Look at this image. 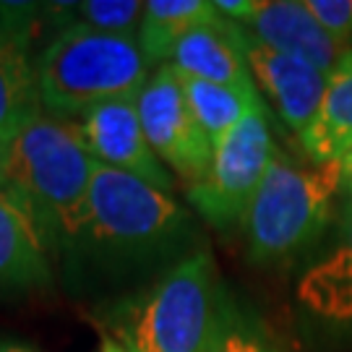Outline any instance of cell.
<instances>
[{"label": "cell", "mask_w": 352, "mask_h": 352, "mask_svg": "<svg viewBox=\"0 0 352 352\" xmlns=\"http://www.w3.org/2000/svg\"><path fill=\"white\" fill-rule=\"evenodd\" d=\"M190 214L173 193L97 162L84 230L60 258L63 279L78 295H133L190 256Z\"/></svg>", "instance_id": "obj_1"}, {"label": "cell", "mask_w": 352, "mask_h": 352, "mask_svg": "<svg viewBox=\"0 0 352 352\" xmlns=\"http://www.w3.org/2000/svg\"><path fill=\"white\" fill-rule=\"evenodd\" d=\"M94 164L74 120L45 110L8 144L3 196L32 219L52 261H60L84 230Z\"/></svg>", "instance_id": "obj_2"}, {"label": "cell", "mask_w": 352, "mask_h": 352, "mask_svg": "<svg viewBox=\"0 0 352 352\" xmlns=\"http://www.w3.org/2000/svg\"><path fill=\"white\" fill-rule=\"evenodd\" d=\"M225 302L214 256L196 248L146 287L107 302L102 324L131 352H206Z\"/></svg>", "instance_id": "obj_3"}, {"label": "cell", "mask_w": 352, "mask_h": 352, "mask_svg": "<svg viewBox=\"0 0 352 352\" xmlns=\"http://www.w3.org/2000/svg\"><path fill=\"white\" fill-rule=\"evenodd\" d=\"M149 76L139 39L89 26L52 34L37 58L42 110L63 120H78L107 102L136 100Z\"/></svg>", "instance_id": "obj_4"}, {"label": "cell", "mask_w": 352, "mask_h": 352, "mask_svg": "<svg viewBox=\"0 0 352 352\" xmlns=\"http://www.w3.org/2000/svg\"><path fill=\"white\" fill-rule=\"evenodd\" d=\"M342 188V162L302 164L277 149L243 219L248 258L279 266L302 256L327 232Z\"/></svg>", "instance_id": "obj_5"}, {"label": "cell", "mask_w": 352, "mask_h": 352, "mask_svg": "<svg viewBox=\"0 0 352 352\" xmlns=\"http://www.w3.org/2000/svg\"><path fill=\"white\" fill-rule=\"evenodd\" d=\"M274 151L277 144L269 128V107L261 102L219 144H214L206 175L186 188V199L204 222L219 232L243 227Z\"/></svg>", "instance_id": "obj_6"}, {"label": "cell", "mask_w": 352, "mask_h": 352, "mask_svg": "<svg viewBox=\"0 0 352 352\" xmlns=\"http://www.w3.org/2000/svg\"><path fill=\"white\" fill-rule=\"evenodd\" d=\"M136 107L154 154L186 183V188L196 186L212 164L214 144L190 113L180 76L173 65L151 71L146 87L136 97Z\"/></svg>", "instance_id": "obj_7"}, {"label": "cell", "mask_w": 352, "mask_h": 352, "mask_svg": "<svg viewBox=\"0 0 352 352\" xmlns=\"http://www.w3.org/2000/svg\"><path fill=\"white\" fill-rule=\"evenodd\" d=\"M74 123L84 146L94 157V162L113 167L131 177H139L141 183L164 190V193L175 190V177L154 154L144 133L136 100L100 104Z\"/></svg>", "instance_id": "obj_8"}, {"label": "cell", "mask_w": 352, "mask_h": 352, "mask_svg": "<svg viewBox=\"0 0 352 352\" xmlns=\"http://www.w3.org/2000/svg\"><path fill=\"white\" fill-rule=\"evenodd\" d=\"M39 21L37 3H0V141L6 144L42 110L34 52Z\"/></svg>", "instance_id": "obj_9"}, {"label": "cell", "mask_w": 352, "mask_h": 352, "mask_svg": "<svg viewBox=\"0 0 352 352\" xmlns=\"http://www.w3.org/2000/svg\"><path fill=\"white\" fill-rule=\"evenodd\" d=\"M245 58H248L256 89L264 91L274 113L282 118V123L300 141L321 110L329 76L300 58L282 55L266 47L248 32H245Z\"/></svg>", "instance_id": "obj_10"}, {"label": "cell", "mask_w": 352, "mask_h": 352, "mask_svg": "<svg viewBox=\"0 0 352 352\" xmlns=\"http://www.w3.org/2000/svg\"><path fill=\"white\" fill-rule=\"evenodd\" d=\"M253 39L282 55L300 58L318 68L321 74H331L347 50L334 42L324 26L308 11L305 0H266L258 3L253 16L240 24Z\"/></svg>", "instance_id": "obj_11"}, {"label": "cell", "mask_w": 352, "mask_h": 352, "mask_svg": "<svg viewBox=\"0 0 352 352\" xmlns=\"http://www.w3.org/2000/svg\"><path fill=\"white\" fill-rule=\"evenodd\" d=\"M170 65L180 76L225 84V87H256L245 58V32L225 16L190 29L177 42Z\"/></svg>", "instance_id": "obj_12"}, {"label": "cell", "mask_w": 352, "mask_h": 352, "mask_svg": "<svg viewBox=\"0 0 352 352\" xmlns=\"http://www.w3.org/2000/svg\"><path fill=\"white\" fill-rule=\"evenodd\" d=\"M52 285V256L37 227L0 193V295H21Z\"/></svg>", "instance_id": "obj_13"}, {"label": "cell", "mask_w": 352, "mask_h": 352, "mask_svg": "<svg viewBox=\"0 0 352 352\" xmlns=\"http://www.w3.org/2000/svg\"><path fill=\"white\" fill-rule=\"evenodd\" d=\"M300 146L316 164L342 162L352 149V50L329 74L321 110L300 139Z\"/></svg>", "instance_id": "obj_14"}, {"label": "cell", "mask_w": 352, "mask_h": 352, "mask_svg": "<svg viewBox=\"0 0 352 352\" xmlns=\"http://www.w3.org/2000/svg\"><path fill=\"white\" fill-rule=\"evenodd\" d=\"M214 16L217 8L209 0H144V19L136 39L151 71L170 63L177 42Z\"/></svg>", "instance_id": "obj_15"}, {"label": "cell", "mask_w": 352, "mask_h": 352, "mask_svg": "<svg viewBox=\"0 0 352 352\" xmlns=\"http://www.w3.org/2000/svg\"><path fill=\"white\" fill-rule=\"evenodd\" d=\"M298 300L316 318L352 324V248L337 245L298 282Z\"/></svg>", "instance_id": "obj_16"}, {"label": "cell", "mask_w": 352, "mask_h": 352, "mask_svg": "<svg viewBox=\"0 0 352 352\" xmlns=\"http://www.w3.org/2000/svg\"><path fill=\"white\" fill-rule=\"evenodd\" d=\"M180 84L186 91L190 113L196 115L199 126L204 128L212 144H219L222 136H227L238 126L256 104L264 102L256 87H225V84L199 81L188 76H180Z\"/></svg>", "instance_id": "obj_17"}, {"label": "cell", "mask_w": 352, "mask_h": 352, "mask_svg": "<svg viewBox=\"0 0 352 352\" xmlns=\"http://www.w3.org/2000/svg\"><path fill=\"white\" fill-rule=\"evenodd\" d=\"M42 19L52 24V32L68 26H89L107 34L139 37L144 19L141 0H81V3H42Z\"/></svg>", "instance_id": "obj_18"}, {"label": "cell", "mask_w": 352, "mask_h": 352, "mask_svg": "<svg viewBox=\"0 0 352 352\" xmlns=\"http://www.w3.org/2000/svg\"><path fill=\"white\" fill-rule=\"evenodd\" d=\"M206 352H282L266 329L227 298L219 327Z\"/></svg>", "instance_id": "obj_19"}, {"label": "cell", "mask_w": 352, "mask_h": 352, "mask_svg": "<svg viewBox=\"0 0 352 352\" xmlns=\"http://www.w3.org/2000/svg\"><path fill=\"white\" fill-rule=\"evenodd\" d=\"M314 19L334 37L337 45L352 50V0H305Z\"/></svg>", "instance_id": "obj_20"}, {"label": "cell", "mask_w": 352, "mask_h": 352, "mask_svg": "<svg viewBox=\"0 0 352 352\" xmlns=\"http://www.w3.org/2000/svg\"><path fill=\"white\" fill-rule=\"evenodd\" d=\"M256 6H258V0H217L214 3L217 13L235 24H245L256 11Z\"/></svg>", "instance_id": "obj_21"}, {"label": "cell", "mask_w": 352, "mask_h": 352, "mask_svg": "<svg viewBox=\"0 0 352 352\" xmlns=\"http://www.w3.org/2000/svg\"><path fill=\"white\" fill-rule=\"evenodd\" d=\"M340 243L352 248V190H344V201L340 209Z\"/></svg>", "instance_id": "obj_22"}, {"label": "cell", "mask_w": 352, "mask_h": 352, "mask_svg": "<svg viewBox=\"0 0 352 352\" xmlns=\"http://www.w3.org/2000/svg\"><path fill=\"white\" fill-rule=\"evenodd\" d=\"M0 352H37L32 344H26V342H19V340H6V337H0Z\"/></svg>", "instance_id": "obj_23"}, {"label": "cell", "mask_w": 352, "mask_h": 352, "mask_svg": "<svg viewBox=\"0 0 352 352\" xmlns=\"http://www.w3.org/2000/svg\"><path fill=\"white\" fill-rule=\"evenodd\" d=\"M342 175H344V190H352V149L342 157Z\"/></svg>", "instance_id": "obj_24"}, {"label": "cell", "mask_w": 352, "mask_h": 352, "mask_svg": "<svg viewBox=\"0 0 352 352\" xmlns=\"http://www.w3.org/2000/svg\"><path fill=\"white\" fill-rule=\"evenodd\" d=\"M6 167H8V144L0 141V193L6 188Z\"/></svg>", "instance_id": "obj_25"}, {"label": "cell", "mask_w": 352, "mask_h": 352, "mask_svg": "<svg viewBox=\"0 0 352 352\" xmlns=\"http://www.w3.org/2000/svg\"><path fill=\"white\" fill-rule=\"evenodd\" d=\"M100 352H131V350H126L120 342H115L110 334H104L102 337V347H100Z\"/></svg>", "instance_id": "obj_26"}]
</instances>
